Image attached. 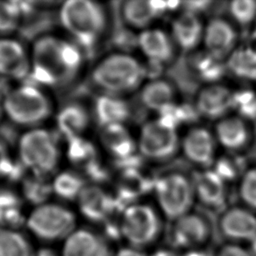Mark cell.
I'll use <instances>...</instances> for the list:
<instances>
[{"label": "cell", "mask_w": 256, "mask_h": 256, "mask_svg": "<svg viewBox=\"0 0 256 256\" xmlns=\"http://www.w3.org/2000/svg\"><path fill=\"white\" fill-rule=\"evenodd\" d=\"M189 67L196 79L203 85L222 82L223 77L228 74L225 60L219 59L205 50H197L191 53Z\"/></svg>", "instance_id": "obj_27"}, {"label": "cell", "mask_w": 256, "mask_h": 256, "mask_svg": "<svg viewBox=\"0 0 256 256\" xmlns=\"http://www.w3.org/2000/svg\"><path fill=\"white\" fill-rule=\"evenodd\" d=\"M136 44L146 63L161 68L173 61L177 51L169 31L157 26L138 32Z\"/></svg>", "instance_id": "obj_14"}, {"label": "cell", "mask_w": 256, "mask_h": 256, "mask_svg": "<svg viewBox=\"0 0 256 256\" xmlns=\"http://www.w3.org/2000/svg\"><path fill=\"white\" fill-rule=\"evenodd\" d=\"M178 256H214V252L210 253L206 250V248L203 249H197V250H190L185 252H178Z\"/></svg>", "instance_id": "obj_43"}, {"label": "cell", "mask_w": 256, "mask_h": 256, "mask_svg": "<svg viewBox=\"0 0 256 256\" xmlns=\"http://www.w3.org/2000/svg\"><path fill=\"white\" fill-rule=\"evenodd\" d=\"M29 51V79L45 89H65L84 71L87 54L66 36L42 34L33 41Z\"/></svg>", "instance_id": "obj_1"}, {"label": "cell", "mask_w": 256, "mask_h": 256, "mask_svg": "<svg viewBox=\"0 0 256 256\" xmlns=\"http://www.w3.org/2000/svg\"><path fill=\"white\" fill-rule=\"evenodd\" d=\"M217 224L226 242L249 244L256 238V213L243 205L224 209Z\"/></svg>", "instance_id": "obj_12"}, {"label": "cell", "mask_w": 256, "mask_h": 256, "mask_svg": "<svg viewBox=\"0 0 256 256\" xmlns=\"http://www.w3.org/2000/svg\"><path fill=\"white\" fill-rule=\"evenodd\" d=\"M76 203L80 214L96 223L109 221L117 207L114 195L105 191L98 184H87Z\"/></svg>", "instance_id": "obj_22"}, {"label": "cell", "mask_w": 256, "mask_h": 256, "mask_svg": "<svg viewBox=\"0 0 256 256\" xmlns=\"http://www.w3.org/2000/svg\"><path fill=\"white\" fill-rule=\"evenodd\" d=\"M162 219L157 208L149 203L129 204L122 208L118 219L120 237L126 245L146 250L160 238Z\"/></svg>", "instance_id": "obj_6"}, {"label": "cell", "mask_w": 256, "mask_h": 256, "mask_svg": "<svg viewBox=\"0 0 256 256\" xmlns=\"http://www.w3.org/2000/svg\"><path fill=\"white\" fill-rule=\"evenodd\" d=\"M1 104L4 117L25 130L42 127L54 113V104L47 89L29 80L12 87Z\"/></svg>", "instance_id": "obj_4"}, {"label": "cell", "mask_w": 256, "mask_h": 256, "mask_svg": "<svg viewBox=\"0 0 256 256\" xmlns=\"http://www.w3.org/2000/svg\"><path fill=\"white\" fill-rule=\"evenodd\" d=\"M58 20L70 40L86 54L105 36L110 17L108 9L93 0H67L58 9Z\"/></svg>", "instance_id": "obj_2"}, {"label": "cell", "mask_w": 256, "mask_h": 256, "mask_svg": "<svg viewBox=\"0 0 256 256\" xmlns=\"http://www.w3.org/2000/svg\"><path fill=\"white\" fill-rule=\"evenodd\" d=\"M4 118V112H3V108H2V104L0 101V123L2 122V119Z\"/></svg>", "instance_id": "obj_47"}, {"label": "cell", "mask_w": 256, "mask_h": 256, "mask_svg": "<svg viewBox=\"0 0 256 256\" xmlns=\"http://www.w3.org/2000/svg\"><path fill=\"white\" fill-rule=\"evenodd\" d=\"M22 198L13 191L2 189L0 190V225L2 228H7V224L12 225L17 223L21 218Z\"/></svg>", "instance_id": "obj_35"}, {"label": "cell", "mask_w": 256, "mask_h": 256, "mask_svg": "<svg viewBox=\"0 0 256 256\" xmlns=\"http://www.w3.org/2000/svg\"><path fill=\"white\" fill-rule=\"evenodd\" d=\"M233 93L222 82L203 85L194 98V108L199 116L218 121L233 113Z\"/></svg>", "instance_id": "obj_15"}, {"label": "cell", "mask_w": 256, "mask_h": 256, "mask_svg": "<svg viewBox=\"0 0 256 256\" xmlns=\"http://www.w3.org/2000/svg\"><path fill=\"white\" fill-rule=\"evenodd\" d=\"M180 141L178 130L159 117L146 121L136 138L139 156L151 162L171 160L180 152Z\"/></svg>", "instance_id": "obj_9"}, {"label": "cell", "mask_w": 256, "mask_h": 256, "mask_svg": "<svg viewBox=\"0 0 256 256\" xmlns=\"http://www.w3.org/2000/svg\"><path fill=\"white\" fill-rule=\"evenodd\" d=\"M55 131L45 127L25 130L17 142V159L29 174L50 177L57 172L63 151Z\"/></svg>", "instance_id": "obj_5"}, {"label": "cell", "mask_w": 256, "mask_h": 256, "mask_svg": "<svg viewBox=\"0 0 256 256\" xmlns=\"http://www.w3.org/2000/svg\"><path fill=\"white\" fill-rule=\"evenodd\" d=\"M212 2L210 1H189V2H182L181 9L193 12L195 14L201 15V13L205 12L209 9Z\"/></svg>", "instance_id": "obj_41"}, {"label": "cell", "mask_w": 256, "mask_h": 256, "mask_svg": "<svg viewBox=\"0 0 256 256\" xmlns=\"http://www.w3.org/2000/svg\"><path fill=\"white\" fill-rule=\"evenodd\" d=\"M64 155L73 169L79 172L81 170L86 172L99 162L97 146L87 139L86 136L67 141Z\"/></svg>", "instance_id": "obj_31"}, {"label": "cell", "mask_w": 256, "mask_h": 256, "mask_svg": "<svg viewBox=\"0 0 256 256\" xmlns=\"http://www.w3.org/2000/svg\"><path fill=\"white\" fill-rule=\"evenodd\" d=\"M26 172L19 160L14 158L6 143L0 140V178H7L10 180H23V172Z\"/></svg>", "instance_id": "obj_38"}, {"label": "cell", "mask_w": 256, "mask_h": 256, "mask_svg": "<svg viewBox=\"0 0 256 256\" xmlns=\"http://www.w3.org/2000/svg\"><path fill=\"white\" fill-rule=\"evenodd\" d=\"M204 26L201 15L181 9L171 19L168 31L177 50L191 54L202 46Z\"/></svg>", "instance_id": "obj_17"}, {"label": "cell", "mask_w": 256, "mask_h": 256, "mask_svg": "<svg viewBox=\"0 0 256 256\" xmlns=\"http://www.w3.org/2000/svg\"><path fill=\"white\" fill-rule=\"evenodd\" d=\"M149 256H178V252L170 247L169 249L157 250L152 254H149Z\"/></svg>", "instance_id": "obj_44"}, {"label": "cell", "mask_w": 256, "mask_h": 256, "mask_svg": "<svg viewBox=\"0 0 256 256\" xmlns=\"http://www.w3.org/2000/svg\"><path fill=\"white\" fill-rule=\"evenodd\" d=\"M170 2L127 0L121 3L120 15L123 23L138 32L155 26V22L170 11Z\"/></svg>", "instance_id": "obj_20"}, {"label": "cell", "mask_w": 256, "mask_h": 256, "mask_svg": "<svg viewBox=\"0 0 256 256\" xmlns=\"http://www.w3.org/2000/svg\"><path fill=\"white\" fill-rule=\"evenodd\" d=\"M214 256H253L247 246L225 242L214 252Z\"/></svg>", "instance_id": "obj_40"}, {"label": "cell", "mask_w": 256, "mask_h": 256, "mask_svg": "<svg viewBox=\"0 0 256 256\" xmlns=\"http://www.w3.org/2000/svg\"><path fill=\"white\" fill-rule=\"evenodd\" d=\"M247 248L249 249V251L253 256H256V238L252 240L249 244H247Z\"/></svg>", "instance_id": "obj_45"}, {"label": "cell", "mask_w": 256, "mask_h": 256, "mask_svg": "<svg viewBox=\"0 0 256 256\" xmlns=\"http://www.w3.org/2000/svg\"><path fill=\"white\" fill-rule=\"evenodd\" d=\"M22 199L32 204L33 207L50 201L53 195L51 179L49 177L29 174L21 184Z\"/></svg>", "instance_id": "obj_32"}, {"label": "cell", "mask_w": 256, "mask_h": 256, "mask_svg": "<svg viewBox=\"0 0 256 256\" xmlns=\"http://www.w3.org/2000/svg\"><path fill=\"white\" fill-rule=\"evenodd\" d=\"M227 73L249 84H256V47L239 46L225 60Z\"/></svg>", "instance_id": "obj_28"}, {"label": "cell", "mask_w": 256, "mask_h": 256, "mask_svg": "<svg viewBox=\"0 0 256 256\" xmlns=\"http://www.w3.org/2000/svg\"><path fill=\"white\" fill-rule=\"evenodd\" d=\"M93 121L92 111L83 103L71 101L63 104L55 114V132L69 141L86 136Z\"/></svg>", "instance_id": "obj_19"}, {"label": "cell", "mask_w": 256, "mask_h": 256, "mask_svg": "<svg viewBox=\"0 0 256 256\" xmlns=\"http://www.w3.org/2000/svg\"><path fill=\"white\" fill-rule=\"evenodd\" d=\"M229 19L236 26H250L256 21L255 0H233L228 3Z\"/></svg>", "instance_id": "obj_37"}, {"label": "cell", "mask_w": 256, "mask_h": 256, "mask_svg": "<svg viewBox=\"0 0 256 256\" xmlns=\"http://www.w3.org/2000/svg\"><path fill=\"white\" fill-rule=\"evenodd\" d=\"M152 193L155 207L169 222L193 211L196 202L192 177L180 171H169L157 177Z\"/></svg>", "instance_id": "obj_7"}, {"label": "cell", "mask_w": 256, "mask_h": 256, "mask_svg": "<svg viewBox=\"0 0 256 256\" xmlns=\"http://www.w3.org/2000/svg\"><path fill=\"white\" fill-rule=\"evenodd\" d=\"M238 194L243 206L256 212V166L247 168L238 182Z\"/></svg>", "instance_id": "obj_39"}, {"label": "cell", "mask_w": 256, "mask_h": 256, "mask_svg": "<svg viewBox=\"0 0 256 256\" xmlns=\"http://www.w3.org/2000/svg\"><path fill=\"white\" fill-rule=\"evenodd\" d=\"M87 182L81 172L75 169L58 171L51 179L53 195L62 201H77Z\"/></svg>", "instance_id": "obj_30"}, {"label": "cell", "mask_w": 256, "mask_h": 256, "mask_svg": "<svg viewBox=\"0 0 256 256\" xmlns=\"http://www.w3.org/2000/svg\"><path fill=\"white\" fill-rule=\"evenodd\" d=\"M92 84L101 94L125 97L139 91L147 80L145 64L126 51L100 58L90 72Z\"/></svg>", "instance_id": "obj_3"}, {"label": "cell", "mask_w": 256, "mask_h": 256, "mask_svg": "<svg viewBox=\"0 0 256 256\" xmlns=\"http://www.w3.org/2000/svg\"><path fill=\"white\" fill-rule=\"evenodd\" d=\"M93 120L100 128L112 125H126L131 116L130 104L125 97L99 94L92 106Z\"/></svg>", "instance_id": "obj_25"}, {"label": "cell", "mask_w": 256, "mask_h": 256, "mask_svg": "<svg viewBox=\"0 0 256 256\" xmlns=\"http://www.w3.org/2000/svg\"><path fill=\"white\" fill-rule=\"evenodd\" d=\"M218 144L213 130L193 126L181 137L180 152L185 159L199 169L211 168L217 158Z\"/></svg>", "instance_id": "obj_11"}, {"label": "cell", "mask_w": 256, "mask_h": 256, "mask_svg": "<svg viewBox=\"0 0 256 256\" xmlns=\"http://www.w3.org/2000/svg\"><path fill=\"white\" fill-rule=\"evenodd\" d=\"M192 181L196 201L205 208L222 212L228 207V184L212 168L199 169Z\"/></svg>", "instance_id": "obj_18"}, {"label": "cell", "mask_w": 256, "mask_h": 256, "mask_svg": "<svg viewBox=\"0 0 256 256\" xmlns=\"http://www.w3.org/2000/svg\"><path fill=\"white\" fill-rule=\"evenodd\" d=\"M35 256H58L55 253H53L52 251H47V250H42L39 253H35Z\"/></svg>", "instance_id": "obj_46"}, {"label": "cell", "mask_w": 256, "mask_h": 256, "mask_svg": "<svg viewBox=\"0 0 256 256\" xmlns=\"http://www.w3.org/2000/svg\"><path fill=\"white\" fill-rule=\"evenodd\" d=\"M30 51L17 39L0 36V77L21 82L30 78Z\"/></svg>", "instance_id": "obj_16"}, {"label": "cell", "mask_w": 256, "mask_h": 256, "mask_svg": "<svg viewBox=\"0 0 256 256\" xmlns=\"http://www.w3.org/2000/svg\"><path fill=\"white\" fill-rule=\"evenodd\" d=\"M233 113L249 122L256 120V91L250 88L234 90Z\"/></svg>", "instance_id": "obj_36"}, {"label": "cell", "mask_w": 256, "mask_h": 256, "mask_svg": "<svg viewBox=\"0 0 256 256\" xmlns=\"http://www.w3.org/2000/svg\"><path fill=\"white\" fill-rule=\"evenodd\" d=\"M100 140L105 150L117 161H127L135 152L138 153L136 139L131 136L126 125L101 127Z\"/></svg>", "instance_id": "obj_26"}, {"label": "cell", "mask_w": 256, "mask_h": 256, "mask_svg": "<svg viewBox=\"0 0 256 256\" xmlns=\"http://www.w3.org/2000/svg\"><path fill=\"white\" fill-rule=\"evenodd\" d=\"M212 228L207 217L191 211L171 222L169 242L177 252L206 248L211 240Z\"/></svg>", "instance_id": "obj_10"}, {"label": "cell", "mask_w": 256, "mask_h": 256, "mask_svg": "<svg viewBox=\"0 0 256 256\" xmlns=\"http://www.w3.org/2000/svg\"><path fill=\"white\" fill-rule=\"evenodd\" d=\"M0 256H35L32 245L15 228L0 230Z\"/></svg>", "instance_id": "obj_33"}, {"label": "cell", "mask_w": 256, "mask_h": 256, "mask_svg": "<svg viewBox=\"0 0 256 256\" xmlns=\"http://www.w3.org/2000/svg\"><path fill=\"white\" fill-rule=\"evenodd\" d=\"M60 256H113L105 237L88 228H76L64 241Z\"/></svg>", "instance_id": "obj_23"}, {"label": "cell", "mask_w": 256, "mask_h": 256, "mask_svg": "<svg viewBox=\"0 0 256 256\" xmlns=\"http://www.w3.org/2000/svg\"><path fill=\"white\" fill-rule=\"evenodd\" d=\"M177 96L175 85L163 77L148 79L139 89L141 104L157 115L178 102Z\"/></svg>", "instance_id": "obj_24"}, {"label": "cell", "mask_w": 256, "mask_h": 256, "mask_svg": "<svg viewBox=\"0 0 256 256\" xmlns=\"http://www.w3.org/2000/svg\"><path fill=\"white\" fill-rule=\"evenodd\" d=\"M243 159H241L240 154L229 153L222 156H217L213 166L211 167L228 185L229 183L241 179L247 168H244Z\"/></svg>", "instance_id": "obj_34"}, {"label": "cell", "mask_w": 256, "mask_h": 256, "mask_svg": "<svg viewBox=\"0 0 256 256\" xmlns=\"http://www.w3.org/2000/svg\"><path fill=\"white\" fill-rule=\"evenodd\" d=\"M238 47V32L230 19L216 16L205 22L202 49L209 54L226 60Z\"/></svg>", "instance_id": "obj_13"}, {"label": "cell", "mask_w": 256, "mask_h": 256, "mask_svg": "<svg viewBox=\"0 0 256 256\" xmlns=\"http://www.w3.org/2000/svg\"><path fill=\"white\" fill-rule=\"evenodd\" d=\"M113 256H149V254L146 252V250L125 244L124 246L118 248L113 253Z\"/></svg>", "instance_id": "obj_42"}, {"label": "cell", "mask_w": 256, "mask_h": 256, "mask_svg": "<svg viewBox=\"0 0 256 256\" xmlns=\"http://www.w3.org/2000/svg\"><path fill=\"white\" fill-rule=\"evenodd\" d=\"M35 2L0 1V36H9L35 10Z\"/></svg>", "instance_id": "obj_29"}, {"label": "cell", "mask_w": 256, "mask_h": 256, "mask_svg": "<svg viewBox=\"0 0 256 256\" xmlns=\"http://www.w3.org/2000/svg\"><path fill=\"white\" fill-rule=\"evenodd\" d=\"M77 215L61 202L48 201L31 209L25 217L27 229L45 242L64 241L77 228Z\"/></svg>", "instance_id": "obj_8"}, {"label": "cell", "mask_w": 256, "mask_h": 256, "mask_svg": "<svg viewBox=\"0 0 256 256\" xmlns=\"http://www.w3.org/2000/svg\"><path fill=\"white\" fill-rule=\"evenodd\" d=\"M213 133L218 146L229 153L240 154L252 138L250 122L234 113L216 121Z\"/></svg>", "instance_id": "obj_21"}]
</instances>
